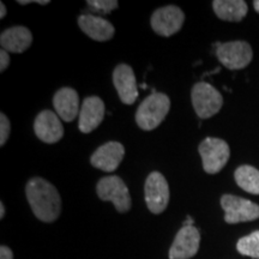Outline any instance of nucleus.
I'll list each match as a JSON object with an SVG mask.
<instances>
[{"label": "nucleus", "instance_id": "3", "mask_svg": "<svg viewBox=\"0 0 259 259\" xmlns=\"http://www.w3.org/2000/svg\"><path fill=\"white\" fill-rule=\"evenodd\" d=\"M191 100L196 114L200 119H209L218 114L223 105L221 93L206 82L194 84L191 92Z\"/></svg>", "mask_w": 259, "mask_h": 259}, {"label": "nucleus", "instance_id": "14", "mask_svg": "<svg viewBox=\"0 0 259 259\" xmlns=\"http://www.w3.org/2000/svg\"><path fill=\"white\" fill-rule=\"evenodd\" d=\"M105 103L99 96H89L84 99L79 112V131L83 134H90L96 130L105 118Z\"/></svg>", "mask_w": 259, "mask_h": 259}, {"label": "nucleus", "instance_id": "11", "mask_svg": "<svg viewBox=\"0 0 259 259\" xmlns=\"http://www.w3.org/2000/svg\"><path fill=\"white\" fill-rule=\"evenodd\" d=\"M114 84L120 101L125 105H134L138 97L137 79L134 69L127 64H119L113 71Z\"/></svg>", "mask_w": 259, "mask_h": 259}, {"label": "nucleus", "instance_id": "8", "mask_svg": "<svg viewBox=\"0 0 259 259\" xmlns=\"http://www.w3.org/2000/svg\"><path fill=\"white\" fill-rule=\"evenodd\" d=\"M144 198L148 209L153 213L163 212L169 203V186L160 171H151L144 185Z\"/></svg>", "mask_w": 259, "mask_h": 259}, {"label": "nucleus", "instance_id": "23", "mask_svg": "<svg viewBox=\"0 0 259 259\" xmlns=\"http://www.w3.org/2000/svg\"><path fill=\"white\" fill-rule=\"evenodd\" d=\"M10 65V56L9 52H6L5 50L0 51V71H5L9 67Z\"/></svg>", "mask_w": 259, "mask_h": 259}, {"label": "nucleus", "instance_id": "20", "mask_svg": "<svg viewBox=\"0 0 259 259\" xmlns=\"http://www.w3.org/2000/svg\"><path fill=\"white\" fill-rule=\"evenodd\" d=\"M236 250L242 255H247L253 259H259V231L239 239Z\"/></svg>", "mask_w": 259, "mask_h": 259}, {"label": "nucleus", "instance_id": "5", "mask_svg": "<svg viewBox=\"0 0 259 259\" xmlns=\"http://www.w3.org/2000/svg\"><path fill=\"white\" fill-rule=\"evenodd\" d=\"M202 157L203 169L208 174H216L225 168L231 156V149L227 142L220 138H205L198 148Z\"/></svg>", "mask_w": 259, "mask_h": 259}, {"label": "nucleus", "instance_id": "6", "mask_svg": "<svg viewBox=\"0 0 259 259\" xmlns=\"http://www.w3.org/2000/svg\"><path fill=\"white\" fill-rule=\"evenodd\" d=\"M216 57L229 70H241L248 66L253 58L250 44L246 41H229L216 45Z\"/></svg>", "mask_w": 259, "mask_h": 259}, {"label": "nucleus", "instance_id": "18", "mask_svg": "<svg viewBox=\"0 0 259 259\" xmlns=\"http://www.w3.org/2000/svg\"><path fill=\"white\" fill-rule=\"evenodd\" d=\"M212 9L220 19L228 22H240L248 11L244 0H215Z\"/></svg>", "mask_w": 259, "mask_h": 259}, {"label": "nucleus", "instance_id": "4", "mask_svg": "<svg viewBox=\"0 0 259 259\" xmlns=\"http://www.w3.org/2000/svg\"><path fill=\"white\" fill-rule=\"evenodd\" d=\"M99 198L106 202H112L118 212H127L131 209V196L128 189L120 177H103L96 185Z\"/></svg>", "mask_w": 259, "mask_h": 259}, {"label": "nucleus", "instance_id": "15", "mask_svg": "<svg viewBox=\"0 0 259 259\" xmlns=\"http://www.w3.org/2000/svg\"><path fill=\"white\" fill-rule=\"evenodd\" d=\"M53 106L60 119L66 122L73 121L80 112L78 93L69 87L59 89L53 96Z\"/></svg>", "mask_w": 259, "mask_h": 259}, {"label": "nucleus", "instance_id": "19", "mask_svg": "<svg viewBox=\"0 0 259 259\" xmlns=\"http://www.w3.org/2000/svg\"><path fill=\"white\" fill-rule=\"evenodd\" d=\"M235 183L239 187L251 194H259V170L252 166H240L236 168Z\"/></svg>", "mask_w": 259, "mask_h": 259}, {"label": "nucleus", "instance_id": "17", "mask_svg": "<svg viewBox=\"0 0 259 259\" xmlns=\"http://www.w3.org/2000/svg\"><path fill=\"white\" fill-rule=\"evenodd\" d=\"M32 34L23 25H16L6 29L0 35V46L10 53H23L31 46Z\"/></svg>", "mask_w": 259, "mask_h": 259}, {"label": "nucleus", "instance_id": "21", "mask_svg": "<svg viewBox=\"0 0 259 259\" xmlns=\"http://www.w3.org/2000/svg\"><path fill=\"white\" fill-rule=\"evenodd\" d=\"M89 8L99 14H111L113 10L118 9L119 3L116 0H88Z\"/></svg>", "mask_w": 259, "mask_h": 259}, {"label": "nucleus", "instance_id": "10", "mask_svg": "<svg viewBox=\"0 0 259 259\" xmlns=\"http://www.w3.org/2000/svg\"><path fill=\"white\" fill-rule=\"evenodd\" d=\"M200 234L194 226H183L170 246L169 259H191L199 250Z\"/></svg>", "mask_w": 259, "mask_h": 259}, {"label": "nucleus", "instance_id": "16", "mask_svg": "<svg viewBox=\"0 0 259 259\" xmlns=\"http://www.w3.org/2000/svg\"><path fill=\"white\" fill-rule=\"evenodd\" d=\"M78 27L87 36L99 42L111 40L115 34L114 25L100 16L80 15L78 17Z\"/></svg>", "mask_w": 259, "mask_h": 259}, {"label": "nucleus", "instance_id": "28", "mask_svg": "<svg viewBox=\"0 0 259 259\" xmlns=\"http://www.w3.org/2000/svg\"><path fill=\"white\" fill-rule=\"evenodd\" d=\"M5 216V205L4 203H0V219H4Z\"/></svg>", "mask_w": 259, "mask_h": 259}, {"label": "nucleus", "instance_id": "26", "mask_svg": "<svg viewBox=\"0 0 259 259\" xmlns=\"http://www.w3.org/2000/svg\"><path fill=\"white\" fill-rule=\"evenodd\" d=\"M6 16V6L4 3H0V18H4Z\"/></svg>", "mask_w": 259, "mask_h": 259}, {"label": "nucleus", "instance_id": "9", "mask_svg": "<svg viewBox=\"0 0 259 259\" xmlns=\"http://www.w3.org/2000/svg\"><path fill=\"white\" fill-rule=\"evenodd\" d=\"M185 22V14L176 5H167L157 9L150 18L153 30L157 35L164 37L173 36L183 28Z\"/></svg>", "mask_w": 259, "mask_h": 259}, {"label": "nucleus", "instance_id": "1", "mask_svg": "<svg viewBox=\"0 0 259 259\" xmlns=\"http://www.w3.org/2000/svg\"><path fill=\"white\" fill-rule=\"evenodd\" d=\"M31 211L42 222L57 221L61 212V198L57 187L44 178H31L25 185Z\"/></svg>", "mask_w": 259, "mask_h": 259}, {"label": "nucleus", "instance_id": "22", "mask_svg": "<svg viewBox=\"0 0 259 259\" xmlns=\"http://www.w3.org/2000/svg\"><path fill=\"white\" fill-rule=\"evenodd\" d=\"M10 132H11V124H10L9 118L4 113L0 114V145L4 147L10 137Z\"/></svg>", "mask_w": 259, "mask_h": 259}, {"label": "nucleus", "instance_id": "29", "mask_svg": "<svg viewBox=\"0 0 259 259\" xmlns=\"http://www.w3.org/2000/svg\"><path fill=\"white\" fill-rule=\"evenodd\" d=\"M253 8H254L255 11H257L258 14H259V0H254V2H253Z\"/></svg>", "mask_w": 259, "mask_h": 259}, {"label": "nucleus", "instance_id": "12", "mask_svg": "<svg viewBox=\"0 0 259 259\" xmlns=\"http://www.w3.org/2000/svg\"><path fill=\"white\" fill-rule=\"evenodd\" d=\"M124 155V145L119 142H108L96 149L90 157V163L97 169L111 173L120 166Z\"/></svg>", "mask_w": 259, "mask_h": 259}, {"label": "nucleus", "instance_id": "24", "mask_svg": "<svg viewBox=\"0 0 259 259\" xmlns=\"http://www.w3.org/2000/svg\"><path fill=\"white\" fill-rule=\"evenodd\" d=\"M0 259H14V252L8 246L3 245L0 247Z\"/></svg>", "mask_w": 259, "mask_h": 259}, {"label": "nucleus", "instance_id": "25", "mask_svg": "<svg viewBox=\"0 0 259 259\" xmlns=\"http://www.w3.org/2000/svg\"><path fill=\"white\" fill-rule=\"evenodd\" d=\"M18 4L21 5H28V4H31V3H36V4H40V5H47L50 4V0H18Z\"/></svg>", "mask_w": 259, "mask_h": 259}, {"label": "nucleus", "instance_id": "13", "mask_svg": "<svg viewBox=\"0 0 259 259\" xmlns=\"http://www.w3.org/2000/svg\"><path fill=\"white\" fill-rule=\"evenodd\" d=\"M34 131L37 138L44 143H58L64 136V127L57 113L42 111L34 121Z\"/></svg>", "mask_w": 259, "mask_h": 259}, {"label": "nucleus", "instance_id": "2", "mask_svg": "<svg viewBox=\"0 0 259 259\" xmlns=\"http://www.w3.org/2000/svg\"><path fill=\"white\" fill-rule=\"evenodd\" d=\"M170 109V100L163 93H153L138 107L136 122L144 131H153L164 120Z\"/></svg>", "mask_w": 259, "mask_h": 259}, {"label": "nucleus", "instance_id": "27", "mask_svg": "<svg viewBox=\"0 0 259 259\" xmlns=\"http://www.w3.org/2000/svg\"><path fill=\"white\" fill-rule=\"evenodd\" d=\"M193 219L191 216H187V219L185 220V222L183 223V226H193Z\"/></svg>", "mask_w": 259, "mask_h": 259}, {"label": "nucleus", "instance_id": "7", "mask_svg": "<svg viewBox=\"0 0 259 259\" xmlns=\"http://www.w3.org/2000/svg\"><path fill=\"white\" fill-rule=\"evenodd\" d=\"M221 206L225 210V221L229 225L250 222L259 219V205L241 197L225 194L221 198Z\"/></svg>", "mask_w": 259, "mask_h": 259}]
</instances>
